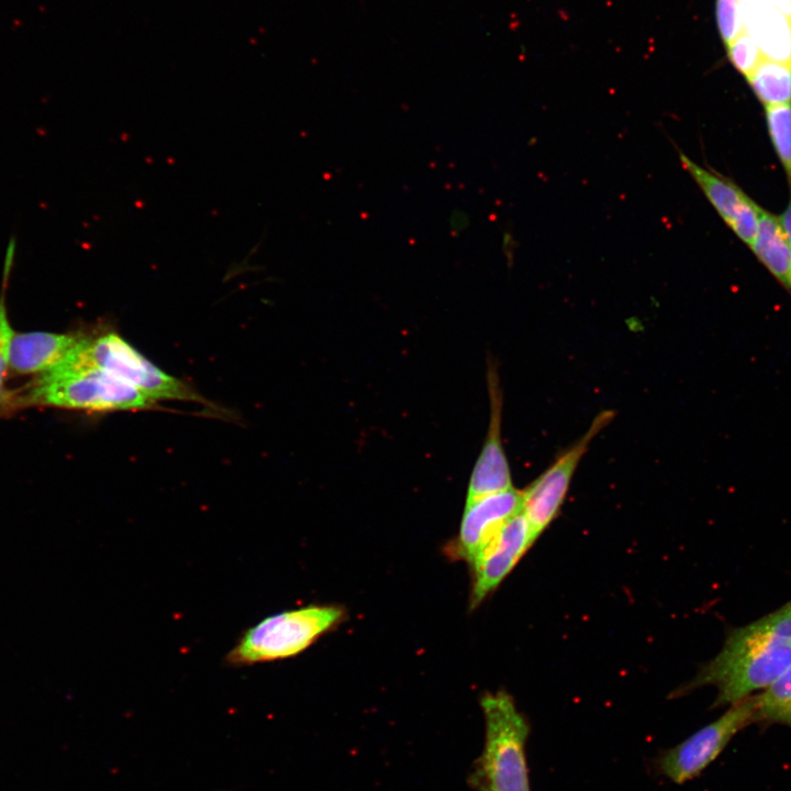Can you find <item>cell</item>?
Wrapping results in <instances>:
<instances>
[{
  "instance_id": "1",
  "label": "cell",
  "mask_w": 791,
  "mask_h": 791,
  "mask_svg": "<svg viewBox=\"0 0 791 791\" xmlns=\"http://www.w3.org/2000/svg\"><path fill=\"white\" fill-rule=\"evenodd\" d=\"M791 666V601L754 623L733 630L720 653L672 697L714 686V706L734 704L768 688Z\"/></svg>"
},
{
  "instance_id": "2",
  "label": "cell",
  "mask_w": 791,
  "mask_h": 791,
  "mask_svg": "<svg viewBox=\"0 0 791 791\" xmlns=\"http://www.w3.org/2000/svg\"><path fill=\"white\" fill-rule=\"evenodd\" d=\"M80 341L59 365L15 390L16 410L30 405L88 412L157 408V401L85 360L79 350Z\"/></svg>"
},
{
  "instance_id": "3",
  "label": "cell",
  "mask_w": 791,
  "mask_h": 791,
  "mask_svg": "<svg viewBox=\"0 0 791 791\" xmlns=\"http://www.w3.org/2000/svg\"><path fill=\"white\" fill-rule=\"evenodd\" d=\"M483 747L467 778L475 791H531L526 745L530 722L504 690L480 697Z\"/></svg>"
},
{
  "instance_id": "4",
  "label": "cell",
  "mask_w": 791,
  "mask_h": 791,
  "mask_svg": "<svg viewBox=\"0 0 791 791\" xmlns=\"http://www.w3.org/2000/svg\"><path fill=\"white\" fill-rule=\"evenodd\" d=\"M345 610L313 604L282 611L249 627L225 656L230 666L243 667L294 657L342 623Z\"/></svg>"
},
{
  "instance_id": "5",
  "label": "cell",
  "mask_w": 791,
  "mask_h": 791,
  "mask_svg": "<svg viewBox=\"0 0 791 791\" xmlns=\"http://www.w3.org/2000/svg\"><path fill=\"white\" fill-rule=\"evenodd\" d=\"M79 350L85 360L136 388L151 399L204 403L181 380L164 372L116 333L83 336Z\"/></svg>"
},
{
  "instance_id": "6",
  "label": "cell",
  "mask_w": 791,
  "mask_h": 791,
  "mask_svg": "<svg viewBox=\"0 0 791 791\" xmlns=\"http://www.w3.org/2000/svg\"><path fill=\"white\" fill-rule=\"evenodd\" d=\"M754 721H757L756 695L732 704L718 718L661 751L655 759V768L673 783L688 782L708 768L732 738Z\"/></svg>"
},
{
  "instance_id": "7",
  "label": "cell",
  "mask_w": 791,
  "mask_h": 791,
  "mask_svg": "<svg viewBox=\"0 0 791 791\" xmlns=\"http://www.w3.org/2000/svg\"><path fill=\"white\" fill-rule=\"evenodd\" d=\"M614 416L613 410L600 412L587 432L522 490V513L535 542L559 514L575 471L590 444Z\"/></svg>"
},
{
  "instance_id": "8",
  "label": "cell",
  "mask_w": 791,
  "mask_h": 791,
  "mask_svg": "<svg viewBox=\"0 0 791 791\" xmlns=\"http://www.w3.org/2000/svg\"><path fill=\"white\" fill-rule=\"evenodd\" d=\"M534 543L522 512L505 523L470 565V609L478 608L498 589Z\"/></svg>"
},
{
  "instance_id": "9",
  "label": "cell",
  "mask_w": 791,
  "mask_h": 791,
  "mask_svg": "<svg viewBox=\"0 0 791 791\" xmlns=\"http://www.w3.org/2000/svg\"><path fill=\"white\" fill-rule=\"evenodd\" d=\"M522 512V491L514 487L466 502L457 537L448 555L469 566L505 523Z\"/></svg>"
},
{
  "instance_id": "10",
  "label": "cell",
  "mask_w": 791,
  "mask_h": 791,
  "mask_svg": "<svg viewBox=\"0 0 791 791\" xmlns=\"http://www.w3.org/2000/svg\"><path fill=\"white\" fill-rule=\"evenodd\" d=\"M487 382L490 399L489 427L469 479L466 502L513 488L501 439L502 390L497 366L491 359L488 360Z\"/></svg>"
},
{
  "instance_id": "11",
  "label": "cell",
  "mask_w": 791,
  "mask_h": 791,
  "mask_svg": "<svg viewBox=\"0 0 791 791\" xmlns=\"http://www.w3.org/2000/svg\"><path fill=\"white\" fill-rule=\"evenodd\" d=\"M738 21L764 58L791 64V18L764 0H738Z\"/></svg>"
},
{
  "instance_id": "12",
  "label": "cell",
  "mask_w": 791,
  "mask_h": 791,
  "mask_svg": "<svg viewBox=\"0 0 791 791\" xmlns=\"http://www.w3.org/2000/svg\"><path fill=\"white\" fill-rule=\"evenodd\" d=\"M81 337L52 332H13L9 371L19 376H41L59 365Z\"/></svg>"
},
{
  "instance_id": "13",
  "label": "cell",
  "mask_w": 791,
  "mask_h": 791,
  "mask_svg": "<svg viewBox=\"0 0 791 791\" xmlns=\"http://www.w3.org/2000/svg\"><path fill=\"white\" fill-rule=\"evenodd\" d=\"M758 229L750 248L784 287L791 281V247L780 219L759 207Z\"/></svg>"
},
{
  "instance_id": "14",
  "label": "cell",
  "mask_w": 791,
  "mask_h": 791,
  "mask_svg": "<svg viewBox=\"0 0 791 791\" xmlns=\"http://www.w3.org/2000/svg\"><path fill=\"white\" fill-rule=\"evenodd\" d=\"M682 167L701 188L716 212L729 226L753 200L729 180L679 153Z\"/></svg>"
},
{
  "instance_id": "15",
  "label": "cell",
  "mask_w": 791,
  "mask_h": 791,
  "mask_svg": "<svg viewBox=\"0 0 791 791\" xmlns=\"http://www.w3.org/2000/svg\"><path fill=\"white\" fill-rule=\"evenodd\" d=\"M746 79L765 108L791 103V64L762 57Z\"/></svg>"
},
{
  "instance_id": "16",
  "label": "cell",
  "mask_w": 791,
  "mask_h": 791,
  "mask_svg": "<svg viewBox=\"0 0 791 791\" xmlns=\"http://www.w3.org/2000/svg\"><path fill=\"white\" fill-rule=\"evenodd\" d=\"M756 701L757 721L791 727V666Z\"/></svg>"
},
{
  "instance_id": "17",
  "label": "cell",
  "mask_w": 791,
  "mask_h": 791,
  "mask_svg": "<svg viewBox=\"0 0 791 791\" xmlns=\"http://www.w3.org/2000/svg\"><path fill=\"white\" fill-rule=\"evenodd\" d=\"M10 278L2 277V291L0 293V417L16 410L15 390L7 388L5 380L9 375V349L13 335L5 303V289Z\"/></svg>"
},
{
  "instance_id": "18",
  "label": "cell",
  "mask_w": 791,
  "mask_h": 791,
  "mask_svg": "<svg viewBox=\"0 0 791 791\" xmlns=\"http://www.w3.org/2000/svg\"><path fill=\"white\" fill-rule=\"evenodd\" d=\"M765 109L772 145L791 185V103Z\"/></svg>"
},
{
  "instance_id": "19",
  "label": "cell",
  "mask_w": 791,
  "mask_h": 791,
  "mask_svg": "<svg viewBox=\"0 0 791 791\" xmlns=\"http://www.w3.org/2000/svg\"><path fill=\"white\" fill-rule=\"evenodd\" d=\"M725 46L729 62L745 77L762 58L756 43L742 31Z\"/></svg>"
},
{
  "instance_id": "20",
  "label": "cell",
  "mask_w": 791,
  "mask_h": 791,
  "mask_svg": "<svg viewBox=\"0 0 791 791\" xmlns=\"http://www.w3.org/2000/svg\"><path fill=\"white\" fill-rule=\"evenodd\" d=\"M715 18L721 38L727 45L740 32L738 0H715Z\"/></svg>"
},
{
  "instance_id": "21",
  "label": "cell",
  "mask_w": 791,
  "mask_h": 791,
  "mask_svg": "<svg viewBox=\"0 0 791 791\" xmlns=\"http://www.w3.org/2000/svg\"><path fill=\"white\" fill-rule=\"evenodd\" d=\"M791 247V197L787 208L779 218Z\"/></svg>"
},
{
  "instance_id": "22",
  "label": "cell",
  "mask_w": 791,
  "mask_h": 791,
  "mask_svg": "<svg viewBox=\"0 0 791 791\" xmlns=\"http://www.w3.org/2000/svg\"><path fill=\"white\" fill-rule=\"evenodd\" d=\"M788 288H789V289L791 290V281H790V283H789V287H788Z\"/></svg>"
}]
</instances>
